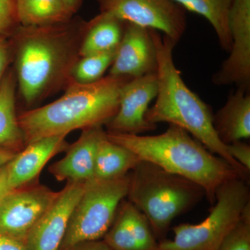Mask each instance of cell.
Listing matches in <instances>:
<instances>
[{
    "instance_id": "obj_15",
    "label": "cell",
    "mask_w": 250,
    "mask_h": 250,
    "mask_svg": "<svg viewBox=\"0 0 250 250\" xmlns=\"http://www.w3.org/2000/svg\"><path fill=\"white\" fill-rule=\"evenodd\" d=\"M105 133L103 126L82 130L77 141L67 147L65 156L52 164L49 172L59 182L85 183L92 180L98 143Z\"/></svg>"
},
{
    "instance_id": "obj_11",
    "label": "cell",
    "mask_w": 250,
    "mask_h": 250,
    "mask_svg": "<svg viewBox=\"0 0 250 250\" xmlns=\"http://www.w3.org/2000/svg\"><path fill=\"white\" fill-rule=\"evenodd\" d=\"M157 91L156 72L130 80L121 90L116 114L106 125L107 132L141 135L156 129L146 115Z\"/></svg>"
},
{
    "instance_id": "obj_3",
    "label": "cell",
    "mask_w": 250,
    "mask_h": 250,
    "mask_svg": "<svg viewBox=\"0 0 250 250\" xmlns=\"http://www.w3.org/2000/svg\"><path fill=\"white\" fill-rule=\"evenodd\" d=\"M151 34L157 54L158 91L155 103L146 113L147 121L156 125L167 123L182 128L210 152L223 158L243 178L249 179L250 170L231 157L228 146L219 139L210 106L184 82L172 57L176 44L155 29H151Z\"/></svg>"
},
{
    "instance_id": "obj_1",
    "label": "cell",
    "mask_w": 250,
    "mask_h": 250,
    "mask_svg": "<svg viewBox=\"0 0 250 250\" xmlns=\"http://www.w3.org/2000/svg\"><path fill=\"white\" fill-rule=\"evenodd\" d=\"M86 22L72 18L68 22L47 26L20 25L16 31V68L23 101L32 105L71 81L74 65Z\"/></svg>"
},
{
    "instance_id": "obj_24",
    "label": "cell",
    "mask_w": 250,
    "mask_h": 250,
    "mask_svg": "<svg viewBox=\"0 0 250 250\" xmlns=\"http://www.w3.org/2000/svg\"><path fill=\"white\" fill-rule=\"evenodd\" d=\"M218 250H250V203Z\"/></svg>"
},
{
    "instance_id": "obj_12",
    "label": "cell",
    "mask_w": 250,
    "mask_h": 250,
    "mask_svg": "<svg viewBox=\"0 0 250 250\" xmlns=\"http://www.w3.org/2000/svg\"><path fill=\"white\" fill-rule=\"evenodd\" d=\"M85 183L67 182L27 237L26 250H59Z\"/></svg>"
},
{
    "instance_id": "obj_9",
    "label": "cell",
    "mask_w": 250,
    "mask_h": 250,
    "mask_svg": "<svg viewBox=\"0 0 250 250\" xmlns=\"http://www.w3.org/2000/svg\"><path fill=\"white\" fill-rule=\"evenodd\" d=\"M57 195L58 192L34 183L11 190L0 203V234L24 245Z\"/></svg>"
},
{
    "instance_id": "obj_22",
    "label": "cell",
    "mask_w": 250,
    "mask_h": 250,
    "mask_svg": "<svg viewBox=\"0 0 250 250\" xmlns=\"http://www.w3.org/2000/svg\"><path fill=\"white\" fill-rule=\"evenodd\" d=\"M184 9L206 18L215 31L223 50L229 52L231 41L228 15L233 0H173Z\"/></svg>"
},
{
    "instance_id": "obj_21",
    "label": "cell",
    "mask_w": 250,
    "mask_h": 250,
    "mask_svg": "<svg viewBox=\"0 0 250 250\" xmlns=\"http://www.w3.org/2000/svg\"><path fill=\"white\" fill-rule=\"evenodd\" d=\"M20 25L47 26L68 22L72 14L63 0H15Z\"/></svg>"
},
{
    "instance_id": "obj_17",
    "label": "cell",
    "mask_w": 250,
    "mask_h": 250,
    "mask_svg": "<svg viewBox=\"0 0 250 250\" xmlns=\"http://www.w3.org/2000/svg\"><path fill=\"white\" fill-rule=\"evenodd\" d=\"M250 90L238 88L213 115V124L224 144L250 138Z\"/></svg>"
},
{
    "instance_id": "obj_32",
    "label": "cell",
    "mask_w": 250,
    "mask_h": 250,
    "mask_svg": "<svg viewBox=\"0 0 250 250\" xmlns=\"http://www.w3.org/2000/svg\"><path fill=\"white\" fill-rule=\"evenodd\" d=\"M63 1L66 5L67 9L70 10V12L72 14H75L80 9L83 0H63Z\"/></svg>"
},
{
    "instance_id": "obj_6",
    "label": "cell",
    "mask_w": 250,
    "mask_h": 250,
    "mask_svg": "<svg viewBox=\"0 0 250 250\" xmlns=\"http://www.w3.org/2000/svg\"><path fill=\"white\" fill-rule=\"evenodd\" d=\"M210 214L197 225L181 224L173 228L174 238L159 243V250H218L250 203L248 181L235 178L216 192Z\"/></svg>"
},
{
    "instance_id": "obj_13",
    "label": "cell",
    "mask_w": 250,
    "mask_h": 250,
    "mask_svg": "<svg viewBox=\"0 0 250 250\" xmlns=\"http://www.w3.org/2000/svg\"><path fill=\"white\" fill-rule=\"evenodd\" d=\"M157 69V54L151 29L125 22L124 34L108 75L135 78L156 72Z\"/></svg>"
},
{
    "instance_id": "obj_28",
    "label": "cell",
    "mask_w": 250,
    "mask_h": 250,
    "mask_svg": "<svg viewBox=\"0 0 250 250\" xmlns=\"http://www.w3.org/2000/svg\"><path fill=\"white\" fill-rule=\"evenodd\" d=\"M0 250H26L21 242L0 234Z\"/></svg>"
},
{
    "instance_id": "obj_4",
    "label": "cell",
    "mask_w": 250,
    "mask_h": 250,
    "mask_svg": "<svg viewBox=\"0 0 250 250\" xmlns=\"http://www.w3.org/2000/svg\"><path fill=\"white\" fill-rule=\"evenodd\" d=\"M106 136L132 151L141 161L152 163L200 186L211 204L215 202L216 192L223 184L235 178L245 179L223 158L213 155L177 125L169 124L165 132L155 136L106 131Z\"/></svg>"
},
{
    "instance_id": "obj_25",
    "label": "cell",
    "mask_w": 250,
    "mask_h": 250,
    "mask_svg": "<svg viewBox=\"0 0 250 250\" xmlns=\"http://www.w3.org/2000/svg\"><path fill=\"white\" fill-rule=\"evenodd\" d=\"M18 23L15 0H0V34Z\"/></svg>"
},
{
    "instance_id": "obj_5",
    "label": "cell",
    "mask_w": 250,
    "mask_h": 250,
    "mask_svg": "<svg viewBox=\"0 0 250 250\" xmlns=\"http://www.w3.org/2000/svg\"><path fill=\"white\" fill-rule=\"evenodd\" d=\"M205 195L197 184L148 161L130 172L128 199L147 219L156 238H164L172 220Z\"/></svg>"
},
{
    "instance_id": "obj_16",
    "label": "cell",
    "mask_w": 250,
    "mask_h": 250,
    "mask_svg": "<svg viewBox=\"0 0 250 250\" xmlns=\"http://www.w3.org/2000/svg\"><path fill=\"white\" fill-rule=\"evenodd\" d=\"M66 136H49L29 143L7 164L8 184L11 190L34 184L47 162L66 150Z\"/></svg>"
},
{
    "instance_id": "obj_26",
    "label": "cell",
    "mask_w": 250,
    "mask_h": 250,
    "mask_svg": "<svg viewBox=\"0 0 250 250\" xmlns=\"http://www.w3.org/2000/svg\"><path fill=\"white\" fill-rule=\"evenodd\" d=\"M231 157L250 171V146L241 141L227 145Z\"/></svg>"
},
{
    "instance_id": "obj_23",
    "label": "cell",
    "mask_w": 250,
    "mask_h": 250,
    "mask_svg": "<svg viewBox=\"0 0 250 250\" xmlns=\"http://www.w3.org/2000/svg\"><path fill=\"white\" fill-rule=\"evenodd\" d=\"M116 49L103 53L89 54L80 57L71 72V81L80 83H90L101 80L111 66Z\"/></svg>"
},
{
    "instance_id": "obj_14",
    "label": "cell",
    "mask_w": 250,
    "mask_h": 250,
    "mask_svg": "<svg viewBox=\"0 0 250 250\" xmlns=\"http://www.w3.org/2000/svg\"><path fill=\"white\" fill-rule=\"evenodd\" d=\"M104 241L113 250H159L147 219L129 200L121 202Z\"/></svg>"
},
{
    "instance_id": "obj_8",
    "label": "cell",
    "mask_w": 250,
    "mask_h": 250,
    "mask_svg": "<svg viewBox=\"0 0 250 250\" xmlns=\"http://www.w3.org/2000/svg\"><path fill=\"white\" fill-rule=\"evenodd\" d=\"M100 13L125 22L163 33L177 45L187 21L185 11L173 0H97Z\"/></svg>"
},
{
    "instance_id": "obj_31",
    "label": "cell",
    "mask_w": 250,
    "mask_h": 250,
    "mask_svg": "<svg viewBox=\"0 0 250 250\" xmlns=\"http://www.w3.org/2000/svg\"><path fill=\"white\" fill-rule=\"evenodd\" d=\"M16 151L6 148L0 147V167H2L10 162L14 156L17 154Z\"/></svg>"
},
{
    "instance_id": "obj_7",
    "label": "cell",
    "mask_w": 250,
    "mask_h": 250,
    "mask_svg": "<svg viewBox=\"0 0 250 250\" xmlns=\"http://www.w3.org/2000/svg\"><path fill=\"white\" fill-rule=\"evenodd\" d=\"M129 184L130 172L118 178L85 182L59 250H72L85 242L104 238L121 202L127 197Z\"/></svg>"
},
{
    "instance_id": "obj_20",
    "label": "cell",
    "mask_w": 250,
    "mask_h": 250,
    "mask_svg": "<svg viewBox=\"0 0 250 250\" xmlns=\"http://www.w3.org/2000/svg\"><path fill=\"white\" fill-rule=\"evenodd\" d=\"M16 85L11 75L0 83V147L20 152L25 143L16 116Z\"/></svg>"
},
{
    "instance_id": "obj_10",
    "label": "cell",
    "mask_w": 250,
    "mask_h": 250,
    "mask_svg": "<svg viewBox=\"0 0 250 250\" xmlns=\"http://www.w3.org/2000/svg\"><path fill=\"white\" fill-rule=\"evenodd\" d=\"M228 26L232 41L230 54L212 81L215 85L250 90V0H233Z\"/></svg>"
},
{
    "instance_id": "obj_29",
    "label": "cell",
    "mask_w": 250,
    "mask_h": 250,
    "mask_svg": "<svg viewBox=\"0 0 250 250\" xmlns=\"http://www.w3.org/2000/svg\"><path fill=\"white\" fill-rule=\"evenodd\" d=\"M72 250H113L104 241L97 240L85 242L77 247Z\"/></svg>"
},
{
    "instance_id": "obj_18",
    "label": "cell",
    "mask_w": 250,
    "mask_h": 250,
    "mask_svg": "<svg viewBox=\"0 0 250 250\" xmlns=\"http://www.w3.org/2000/svg\"><path fill=\"white\" fill-rule=\"evenodd\" d=\"M125 22L100 13L86 22L80 49V57L115 50L124 34Z\"/></svg>"
},
{
    "instance_id": "obj_19",
    "label": "cell",
    "mask_w": 250,
    "mask_h": 250,
    "mask_svg": "<svg viewBox=\"0 0 250 250\" xmlns=\"http://www.w3.org/2000/svg\"><path fill=\"white\" fill-rule=\"evenodd\" d=\"M140 161L132 151L110 141L106 132L98 143L93 179L108 180L126 175Z\"/></svg>"
},
{
    "instance_id": "obj_30",
    "label": "cell",
    "mask_w": 250,
    "mask_h": 250,
    "mask_svg": "<svg viewBox=\"0 0 250 250\" xmlns=\"http://www.w3.org/2000/svg\"><path fill=\"white\" fill-rule=\"evenodd\" d=\"M7 165V164H6ZM0 167V203L11 190L8 184L7 166Z\"/></svg>"
},
{
    "instance_id": "obj_2",
    "label": "cell",
    "mask_w": 250,
    "mask_h": 250,
    "mask_svg": "<svg viewBox=\"0 0 250 250\" xmlns=\"http://www.w3.org/2000/svg\"><path fill=\"white\" fill-rule=\"evenodd\" d=\"M131 79L108 75L90 83L70 81L61 98L18 117L25 146L43 138L106 125L116 114L121 90Z\"/></svg>"
},
{
    "instance_id": "obj_27",
    "label": "cell",
    "mask_w": 250,
    "mask_h": 250,
    "mask_svg": "<svg viewBox=\"0 0 250 250\" xmlns=\"http://www.w3.org/2000/svg\"><path fill=\"white\" fill-rule=\"evenodd\" d=\"M10 59V48L7 42L0 36V83Z\"/></svg>"
}]
</instances>
